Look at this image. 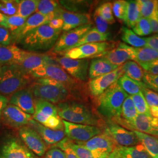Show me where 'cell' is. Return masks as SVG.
Segmentation results:
<instances>
[{
	"label": "cell",
	"instance_id": "obj_55",
	"mask_svg": "<svg viewBox=\"0 0 158 158\" xmlns=\"http://www.w3.org/2000/svg\"><path fill=\"white\" fill-rule=\"evenodd\" d=\"M145 41V47H148L155 51H158V34L146 38Z\"/></svg>",
	"mask_w": 158,
	"mask_h": 158
},
{
	"label": "cell",
	"instance_id": "obj_49",
	"mask_svg": "<svg viewBox=\"0 0 158 158\" xmlns=\"http://www.w3.org/2000/svg\"><path fill=\"white\" fill-rule=\"evenodd\" d=\"M94 19L96 23V28L102 34L107 33V22L100 15L98 11L96 10L94 14Z\"/></svg>",
	"mask_w": 158,
	"mask_h": 158
},
{
	"label": "cell",
	"instance_id": "obj_56",
	"mask_svg": "<svg viewBox=\"0 0 158 158\" xmlns=\"http://www.w3.org/2000/svg\"><path fill=\"white\" fill-rule=\"evenodd\" d=\"M49 26L54 29H62L63 26V21L61 17L59 15L53 18L50 23H48Z\"/></svg>",
	"mask_w": 158,
	"mask_h": 158
},
{
	"label": "cell",
	"instance_id": "obj_10",
	"mask_svg": "<svg viewBox=\"0 0 158 158\" xmlns=\"http://www.w3.org/2000/svg\"><path fill=\"white\" fill-rule=\"evenodd\" d=\"M63 69L72 77L80 81H85L88 75L87 59H72L66 57L55 59Z\"/></svg>",
	"mask_w": 158,
	"mask_h": 158
},
{
	"label": "cell",
	"instance_id": "obj_15",
	"mask_svg": "<svg viewBox=\"0 0 158 158\" xmlns=\"http://www.w3.org/2000/svg\"><path fill=\"white\" fill-rule=\"evenodd\" d=\"M133 131H139L150 135L158 136V118L138 114L135 118L130 123H120Z\"/></svg>",
	"mask_w": 158,
	"mask_h": 158
},
{
	"label": "cell",
	"instance_id": "obj_47",
	"mask_svg": "<svg viewBox=\"0 0 158 158\" xmlns=\"http://www.w3.org/2000/svg\"><path fill=\"white\" fill-rule=\"evenodd\" d=\"M17 7L16 1H2L0 2V11L3 12V14L8 16L16 15Z\"/></svg>",
	"mask_w": 158,
	"mask_h": 158
},
{
	"label": "cell",
	"instance_id": "obj_42",
	"mask_svg": "<svg viewBox=\"0 0 158 158\" xmlns=\"http://www.w3.org/2000/svg\"><path fill=\"white\" fill-rule=\"evenodd\" d=\"M131 98L138 114H145L148 117H152L150 111L149 106L141 91L137 94L131 96Z\"/></svg>",
	"mask_w": 158,
	"mask_h": 158
},
{
	"label": "cell",
	"instance_id": "obj_21",
	"mask_svg": "<svg viewBox=\"0 0 158 158\" xmlns=\"http://www.w3.org/2000/svg\"><path fill=\"white\" fill-rule=\"evenodd\" d=\"M28 53L15 45H0V64L19 65Z\"/></svg>",
	"mask_w": 158,
	"mask_h": 158
},
{
	"label": "cell",
	"instance_id": "obj_57",
	"mask_svg": "<svg viewBox=\"0 0 158 158\" xmlns=\"http://www.w3.org/2000/svg\"><path fill=\"white\" fill-rule=\"evenodd\" d=\"M150 23L152 33L158 34V15L148 19Z\"/></svg>",
	"mask_w": 158,
	"mask_h": 158
},
{
	"label": "cell",
	"instance_id": "obj_31",
	"mask_svg": "<svg viewBox=\"0 0 158 158\" xmlns=\"http://www.w3.org/2000/svg\"><path fill=\"white\" fill-rule=\"evenodd\" d=\"M109 33L107 32L106 34H102L96 28H92L89 32H87L81 38V39L79 40V42L74 46L73 48L78 47L80 46L83 45L85 44L106 42L109 39Z\"/></svg>",
	"mask_w": 158,
	"mask_h": 158
},
{
	"label": "cell",
	"instance_id": "obj_6",
	"mask_svg": "<svg viewBox=\"0 0 158 158\" xmlns=\"http://www.w3.org/2000/svg\"><path fill=\"white\" fill-rule=\"evenodd\" d=\"M62 121L65 135L70 140L83 142L102 134V130L96 126L74 124L64 120Z\"/></svg>",
	"mask_w": 158,
	"mask_h": 158
},
{
	"label": "cell",
	"instance_id": "obj_4",
	"mask_svg": "<svg viewBox=\"0 0 158 158\" xmlns=\"http://www.w3.org/2000/svg\"><path fill=\"white\" fill-rule=\"evenodd\" d=\"M57 108L60 118L66 121L92 126H96L98 123L93 114L85 106L77 102H60Z\"/></svg>",
	"mask_w": 158,
	"mask_h": 158
},
{
	"label": "cell",
	"instance_id": "obj_19",
	"mask_svg": "<svg viewBox=\"0 0 158 158\" xmlns=\"http://www.w3.org/2000/svg\"><path fill=\"white\" fill-rule=\"evenodd\" d=\"M9 102L29 115H34L35 112L34 95L30 89H23L15 92L11 96Z\"/></svg>",
	"mask_w": 158,
	"mask_h": 158
},
{
	"label": "cell",
	"instance_id": "obj_2",
	"mask_svg": "<svg viewBox=\"0 0 158 158\" xmlns=\"http://www.w3.org/2000/svg\"><path fill=\"white\" fill-rule=\"evenodd\" d=\"M128 96L117 82L97 97V110L102 115L117 121L121 118L123 104Z\"/></svg>",
	"mask_w": 158,
	"mask_h": 158
},
{
	"label": "cell",
	"instance_id": "obj_30",
	"mask_svg": "<svg viewBox=\"0 0 158 158\" xmlns=\"http://www.w3.org/2000/svg\"><path fill=\"white\" fill-rule=\"evenodd\" d=\"M134 58L133 61L139 65L158 59V51L148 47L134 48Z\"/></svg>",
	"mask_w": 158,
	"mask_h": 158
},
{
	"label": "cell",
	"instance_id": "obj_46",
	"mask_svg": "<svg viewBox=\"0 0 158 158\" xmlns=\"http://www.w3.org/2000/svg\"><path fill=\"white\" fill-rule=\"evenodd\" d=\"M141 90L149 107H158V93L141 85Z\"/></svg>",
	"mask_w": 158,
	"mask_h": 158
},
{
	"label": "cell",
	"instance_id": "obj_13",
	"mask_svg": "<svg viewBox=\"0 0 158 158\" xmlns=\"http://www.w3.org/2000/svg\"><path fill=\"white\" fill-rule=\"evenodd\" d=\"M123 74L124 72L121 66L110 73L91 80L89 83L91 94L95 97L100 96L111 85L117 82Z\"/></svg>",
	"mask_w": 158,
	"mask_h": 158
},
{
	"label": "cell",
	"instance_id": "obj_39",
	"mask_svg": "<svg viewBox=\"0 0 158 158\" xmlns=\"http://www.w3.org/2000/svg\"><path fill=\"white\" fill-rule=\"evenodd\" d=\"M117 83L127 94L131 96L135 95L140 93L141 91V85L143 84L136 82L124 74L121 76Z\"/></svg>",
	"mask_w": 158,
	"mask_h": 158
},
{
	"label": "cell",
	"instance_id": "obj_58",
	"mask_svg": "<svg viewBox=\"0 0 158 158\" xmlns=\"http://www.w3.org/2000/svg\"><path fill=\"white\" fill-rule=\"evenodd\" d=\"M9 100L6 97L0 94V118L2 115V113L8 106Z\"/></svg>",
	"mask_w": 158,
	"mask_h": 158
},
{
	"label": "cell",
	"instance_id": "obj_54",
	"mask_svg": "<svg viewBox=\"0 0 158 158\" xmlns=\"http://www.w3.org/2000/svg\"><path fill=\"white\" fill-rule=\"evenodd\" d=\"M36 83L40 84V85H49L52 86H55L58 87H66L67 85L63 84L61 82H59L54 79H49V78H42L38 79L35 82Z\"/></svg>",
	"mask_w": 158,
	"mask_h": 158
},
{
	"label": "cell",
	"instance_id": "obj_16",
	"mask_svg": "<svg viewBox=\"0 0 158 158\" xmlns=\"http://www.w3.org/2000/svg\"><path fill=\"white\" fill-rule=\"evenodd\" d=\"M94 152L109 156L115 148V142L106 132L95 136L86 142H78Z\"/></svg>",
	"mask_w": 158,
	"mask_h": 158
},
{
	"label": "cell",
	"instance_id": "obj_11",
	"mask_svg": "<svg viewBox=\"0 0 158 158\" xmlns=\"http://www.w3.org/2000/svg\"><path fill=\"white\" fill-rule=\"evenodd\" d=\"M57 16V12L51 13L46 16L37 12L34 14L26 19L25 23L21 28L19 29L14 34H12V42L18 43L29 32L42 25H48Z\"/></svg>",
	"mask_w": 158,
	"mask_h": 158
},
{
	"label": "cell",
	"instance_id": "obj_37",
	"mask_svg": "<svg viewBox=\"0 0 158 158\" xmlns=\"http://www.w3.org/2000/svg\"><path fill=\"white\" fill-rule=\"evenodd\" d=\"M16 1L18 6L16 14L17 15L27 19L36 11L38 0H21Z\"/></svg>",
	"mask_w": 158,
	"mask_h": 158
},
{
	"label": "cell",
	"instance_id": "obj_26",
	"mask_svg": "<svg viewBox=\"0 0 158 158\" xmlns=\"http://www.w3.org/2000/svg\"><path fill=\"white\" fill-rule=\"evenodd\" d=\"M144 150L151 158H158V138L136 131H132Z\"/></svg>",
	"mask_w": 158,
	"mask_h": 158
},
{
	"label": "cell",
	"instance_id": "obj_33",
	"mask_svg": "<svg viewBox=\"0 0 158 158\" xmlns=\"http://www.w3.org/2000/svg\"><path fill=\"white\" fill-rule=\"evenodd\" d=\"M141 17L136 1H127V10L124 20L127 28H133Z\"/></svg>",
	"mask_w": 158,
	"mask_h": 158
},
{
	"label": "cell",
	"instance_id": "obj_51",
	"mask_svg": "<svg viewBox=\"0 0 158 158\" xmlns=\"http://www.w3.org/2000/svg\"><path fill=\"white\" fill-rule=\"evenodd\" d=\"M12 42L11 32L6 29L0 26V45L8 46Z\"/></svg>",
	"mask_w": 158,
	"mask_h": 158
},
{
	"label": "cell",
	"instance_id": "obj_44",
	"mask_svg": "<svg viewBox=\"0 0 158 158\" xmlns=\"http://www.w3.org/2000/svg\"><path fill=\"white\" fill-rule=\"evenodd\" d=\"M112 9L113 14L116 18L124 21L127 10V1L119 0L114 1L112 4Z\"/></svg>",
	"mask_w": 158,
	"mask_h": 158
},
{
	"label": "cell",
	"instance_id": "obj_40",
	"mask_svg": "<svg viewBox=\"0 0 158 158\" xmlns=\"http://www.w3.org/2000/svg\"><path fill=\"white\" fill-rule=\"evenodd\" d=\"M68 145L73 151L78 158H107L108 156L92 152L80 143L76 144L68 138Z\"/></svg>",
	"mask_w": 158,
	"mask_h": 158
},
{
	"label": "cell",
	"instance_id": "obj_62",
	"mask_svg": "<svg viewBox=\"0 0 158 158\" xmlns=\"http://www.w3.org/2000/svg\"><path fill=\"white\" fill-rule=\"evenodd\" d=\"M1 65L0 64V70H1Z\"/></svg>",
	"mask_w": 158,
	"mask_h": 158
},
{
	"label": "cell",
	"instance_id": "obj_12",
	"mask_svg": "<svg viewBox=\"0 0 158 158\" xmlns=\"http://www.w3.org/2000/svg\"><path fill=\"white\" fill-rule=\"evenodd\" d=\"M30 75L34 77L39 79H54L66 85H73L75 81L57 63L49 64L34 70L30 73Z\"/></svg>",
	"mask_w": 158,
	"mask_h": 158
},
{
	"label": "cell",
	"instance_id": "obj_43",
	"mask_svg": "<svg viewBox=\"0 0 158 158\" xmlns=\"http://www.w3.org/2000/svg\"><path fill=\"white\" fill-rule=\"evenodd\" d=\"M133 31L139 36H144L152 33L150 23L148 18L141 17L133 28Z\"/></svg>",
	"mask_w": 158,
	"mask_h": 158
},
{
	"label": "cell",
	"instance_id": "obj_28",
	"mask_svg": "<svg viewBox=\"0 0 158 158\" xmlns=\"http://www.w3.org/2000/svg\"><path fill=\"white\" fill-rule=\"evenodd\" d=\"M26 19L17 15L8 16L0 12V26L8 29L11 35L23 27Z\"/></svg>",
	"mask_w": 158,
	"mask_h": 158
},
{
	"label": "cell",
	"instance_id": "obj_59",
	"mask_svg": "<svg viewBox=\"0 0 158 158\" xmlns=\"http://www.w3.org/2000/svg\"><path fill=\"white\" fill-rule=\"evenodd\" d=\"M149 108L153 117L158 118V107H149Z\"/></svg>",
	"mask_w": 158,
	"mask_h": 158
},
{
	"label": "cell",
	"instance_id": "obj_23",
	"mask_svg": "<svg viewBox=\"0 0 158 158\" xmlns=\"http://www.w3.org/2000/svg\"><path fill=\"white\" fill-rule=\"evenodd\" d=\"M4 158H36L28 148L16 139H10L2 148Z\"/></svg>",
	"mask_w": 158,
	"mask_h": 158
},
{
	"label": "cell",
	"instance_id": "obj_52",
	"mask_svg": "<svg viewBox=\"0 0 158 158\" xmlns=\"http://www.w3.org/2000/svg\"><path fill=\"white\" fill-rule=\"evenodd\" d=\"M145 72L152 74H158V59L150 62L140 64Z\"/></svg>",
	"mask_w": 158,
	"mask_h": 158
},
{
	"label": "cell",
	"instance_id": "obj_36",
	"mask_svg": "<svg viewBox=\"0 0 158 158\" xmlns=\"http://www.w3.org/2000/svg\"><path fill=\"white\" fill-rule=\"evenodd\" d=\"M135 105L132 102L131 96H128L123 104L121 108V117L123 118V120L121 118L117 119L118 123H130L132 122L138 115Z\"/></svg>",
	"mask_w": 158,
	"mask_h": 158
},
{
	"label": "cell",
	"instance_id": "obj_20",
	"mask_svg": "<svg viewBox=\"0 0 158 158\" xmlns=\"http://www.w3.org/2000/svg\"><path fill=\"white\" fill-rule=\"evenodd\" d=\"M2 117L7 124L14 127H23L29 124L32 119L31 115L23 112L20 108L9 104L4 110Z\"/></svg>",
	"mask_w": 158,
	"mask_h": 158
},
{
	"label": "cell",
	"instance_id": "obj_53",
	"mask_svg": "<svg viewBox=\"0 0 158 158\" xmlns=\"http://www.w3.org/2000/svg\"><path fill=\"white\" fill-rule=\"evenodd\" d=\"M45 158H66L64 152L57 148H53L46 153Z\"/></svg>",
	"mask_w": 158,
	"mask_h": 158
},
{
	"label": "cell",
	"instance_id": "obj_25",
	"mask_svg": "<svg viewBox=\"0 0 158 158\" xmlns=\"http://www.w3.org/2000/svg\"><path fill=\"white\" fill-rule=\"evenodd\" d=\"M119 66L113 64L105 58L94 59L92 60L89 69V78L91 80L96 79L113 72Z\"/></svg>",
	"mask_w": 158,
	"mask_h": 158
},
{
	"label": "cell",
	"instance_id": "obj_5",
	"mask_svg": "<svg viewBox=\"0 0 158 158\" xmlns=\"http://www.w3.org/2000/svg\"><path fill=\"white\" fill-rule=\"evenodd\" d=\"M112 46V44L107 42L85 44L66 51L64 53V57L72 59L100 57L110 51Z\"/></svg>",
	"mask_w": 158,
	"mask_h": 158
},
{
	"label": "cell",
	"instance_id": "obj_48",
	"mask_svg": "<svg viewBox=\"0 0 158 158\" xmlns=\"http://www.w3.org/2000/svg\"><path fill=\"white\" fill-rule=\"evenodd\" d=\"M143 83L147 88L158 92V74H152L145 72Z\"/></svg>",
	"mask_w": 158,
	"mask_h": 158
},
{
	"label": "cell",
	"instance_id": "obj_8",
	"mask_svg": "<svg viewBox=\"0 0 158 158\" xmlns=\"http://www.w3.org/2000/svg\"><path fill=\"white\" fill-rule=\"evenodd\" d=\"M30 90L36 99L44 100L52 104L62 102L68 95L66 87H58L36 83L31 85Z\"/></svg>",
	"mask_w": 158,
	"mask_h": 158
},
{
	"label": "cell",
	"instance_id": "obj_9",
	"mask_svg": "<svg viewBox=\"0 0 158 158\" xmlns=\"http://www.w3.org/2000/svg\"><path fill=\"white\" fill-rule=\"evenodd\" d=\"M105 132L120 147H134L139 143L133 131L127 130L113 121H109Z\"/></svg>",
	"mask_w": 158,
	"mask_h": 158
},
{
	"label": "cell",
	"instance_id": "obj_18",
	"mask_svg": "<svg viewBox=\"0 0 158 158\" xmlns=\"http://www.w3.org/2000/svg\"><path fill=\"white\" fill-rule=\"evenodd\" d=\"M58 14L63 21L62 30L64 31H68L91 23L90 16L86 13L68 11L61 8L58 12Z\"/></svg>",
	"mask_w": 158,
	"mask_h": 158
},
{
	"label": "cell",
	"instance_id": "obj_41",
	"mask_svg": "<svg viewBox=\"0 0 158 158\" xmlns=\"http://www.w3.org/2000/svg\"><path fill=\"white\" fill-rule=\"evenodd\" d=\"M60 9L61 8L57 1L52 0H38L36 12L46 16L51 13L56 12Z\"/></svg>",
	"mask_w": 158,
	"mask_h": 158
},
{
	"label": "cell",
	"instance_id": "obj_14",
	"mask_svg": "<svg viewBox=\"0 0 158 158\" xmlns=\"http://www.w3.org/2000/svg\"><path fill=\"white\" fill-rule=\"evenodd\" d=\"M19 135L29 150L39 156L44 155L46 151L45 142L34 128L25 126L21 127Z\"/></svg>",
	"mask_w": 158,
	"mask_h": 158
},
{
	"label": "cell",
	"instance_id": "obj_17",
	"mask_svg": "<svg viewBox=\"0 0 158 158\" xmlns=\"http://www.w3.org/2000/svg\"><path fill=\"white\" fill-rule=\"evenodd\" d=\"M102 57L106 59L114 65L120 66L128 61L134 60V48L121 43L115 49L105 53Z\"/></svg>",
	"mask_w": 158,
	"mask_h": 158
},
{
	"label": "cell",
	"instance_id": "obj_27",
	"mask_svg": "<svg viewBox=\"0 0 158 158\" xmlns=\"http://www.w3.org/2000/svg\"><path fill=\"white\" fill-rule=\"evenodd\" d=\"M114 151L120 158H151L141 147L117 146Z\"/></svg>",
	"mask_w": 158,
	"mask_h": 158
},
{
	"label": "cell",
	"instance_id": "obj_34",
	"mask_svg": "<svg viewBox=\"0 0 158 158\" xmlns=\"http://www.w3.org/2000/svg\"><path fill=\"white\" fill-rule=\"evenodd\" d=\"M32 118L40 124L52 130H63L64 129L62 120L59 116H43L35 113L34 115H32Z\"/></svg>",
	"mask_w": 158,
	"mask_h": 158
},
{
	"label": "cell",
	"instance_id": "obj_1",
	"mask_svg": "<svg viewBox=\"0 0 158 158\" xmlns=\"http://www.w3.org/2000/svg\"><path fill=\"white\" fill-rule=\"evenodd\" d=\"M62 31L52 28L48 24L42 25L29 32L18 43L27 52H45L54 47Z\"/></svg>",
	"mask_w": 158,
	"mask_h": 158
},
{
	"label": "cell",
	"instance_id": "obj_45",
	"mask_svg": "<svg viewBox=\"0 0 158 158\" xmlns=\"http://www.w3.org/2000/svg\"><path fill=\"white\" fill-rule=\"evenodd\" d=\"M98 13L108 24L115 23V19L113 16L112 4L111 2H105L97 8Z\"/></svg>",
	"mask_w": 158,
	"mask_h": 158
},
{
	"label": "cell",
	"instance_id": "obj_22",
	"mask_svg": "<svg viewBox=\"0 0 158 158\" xmlns=\"http://www.w3.org/2000/svg\"><path fill=\"white\" fill-rule=\"evenodd\" d=\"M54 58L46 55L29 52L19 64L28 73L49 64L56 63Z\"/></svg>",
	"mask_w": 158,
	"mask_h": 158
},
{
	"label": "cell",
	"instance_id": "obj_3",
	"mask_svg": "<svg viewBox=\"0 0 158 158\" xmlns=\"http://www.w3.org/2000/svg\"><path fill=\"white\" fill-rule=\"evenodd\" d=\"M30 74L18 64L1 66L0 70V94L11 96L23 89L31 81Z\"/></svg>",
	"mask_w": 158,
	"mask_h": 158
},
{
	"label": "cell",
	"instance_id": "obj_7",
	"mask_svg": "<svg viewBox=\"0 0 158 158\" xmlns=\"http://www.w3.org/2000/svg\"><path fill=\"white\" fill-rule=\"evenodd\" d=\"M92 28V23H91L77 28L64 31L57 40L56 44L53 47V52L64 53L72 49L85 34Z\"/></svg>",
	"mask_w": 158,
	"mask_h": 158
},
{
	"label": "cell",
	"instance_id": "obj_60",
	"mask_svg": "<svg viewBox=\"0 0 158 158\" xmlns=\"http://www.w3.org/2000/svg\"><path fill=\"white\" fill-rule=\"evenodd\" d=\"M107 158H120L116 154V153L114 151H113L111 153L109 156H108Z\"/></svg>",
	"mask_w": 158,
	"mask_h": 158
},
{
	"label": "cell",
	"instance_id": "obj_61",
	"mask_svg": "<svg viewBox=\"0 0 158 158\" xmlns=\"http://www.w3.org/2000/svg\"><path fill=\"white\" fill-rule=\"evenodd\" d=\"M0 158H3V156H2L1 154H0Z\"/></svg>",
	"mask_w": 158,
	"mask_h": 158
},
{
	"label": "cell",
	"instance_id": "obj_35",
	"mask_svg": "<svg viewBox=\"0 0 158 158\" xmlns=\"http://www.w3.org/2000/svg\"><path fill=\"white\" fill-rule=\"evenodd\" d=\"M141 17L150 18L158 15V0L136 1Z\"/></svg>",
	"mask_w": 158,
	"mask_h": 158
},
{
	"label": "cell",
	"instance_id": "obj_38",
	"mask_svg": "<svg viewBox=\"0 0 158 158\" xmlns=\"http://www.w3.org/2000/svg\"><path fill=\"white\" fill-rule=\"evenodd\" d=\"M35 113L43 116L56 117L59 116L57 107L52 103L41 99H36L35 102Z\"/></svg>",
	"mask_w": 158,
	"mask_h": 158
},
{
	"label": "cell",
	"instance_id": "obj_24",
	"mask_svg": "<svg viewBox=\"0 0 158 158\" xmlns=\"http://www.w3.org/2000/svg\"><path fill=\"white\" fill-rule=\"evenodd\" d=\"M29 125L37 131L42 139L48 145L57 144L63 140L65 136V132L63 130H52L48 128L33 119L30 121Z\"/></svg>",
	"mask_w": 158,
	"mask_h": 158
},
{
	"label": "cell",
	"instance_id": "obj_50",
	"mask_svg": "<svg viewBox=\"0 0 158 158\" xmlns=\"http://www.w3.org/2000/svg\"><path fill=\"white\" fill-rule=\"evenodd\" d=\"M68 141V138H66L61 141L57 143L56 147L59 148L64 152L66 158H78L76 153L72 150V149L69 146Z\"/></svg>",
	"mask_w": 158,
	"mask_h": 158
},
{
	"label": "cell",
	"instance_id": "obj_32",
	"mask_svg": "<svg viewBox=\"0 0 158 158\" xmlns=\"http://www.w3.org/2000/svg\"><path fill=\"white\" fill-rule=\"evenodd\" d=\"M121 39L125 44L130 45L133 48H142L146 45L145 38H143L130 28L123 27L121 28Z\"/></svg>",
	"mask_w": 158,
	"mask_h": 158
},
{
	"label": "cell",
	"instance_id": "obj_29",
	"mask_svg": "<svg viewBox=\"0 0 158 158\" xmlns=\"http://www.w3.org/2000/svg\"><path fill=\"white\" fill-rule=\"evenodd\" d=\"M124 74L138 83H143L145 72L137 63L130 60L122 65Z\"/></svg>",
	"mask_w": 158,
	"mask_h": 158
}]
</instances>
